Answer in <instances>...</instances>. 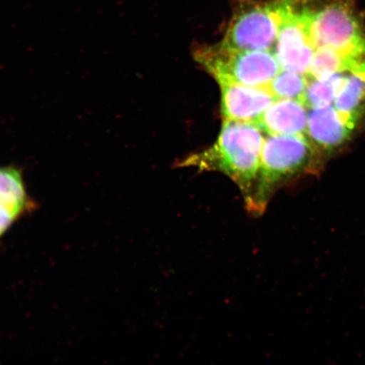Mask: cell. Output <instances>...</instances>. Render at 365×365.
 Here are the masks:
<instances>
[{"mask_svg": "<svg viewBox=\"0 0 365 365\" xmlns=\"http://www.w3.org/2000/svg\"><path fill=\"white\" fill-rule=\"evenodd\" d=\"M264 134L252 123L225 120L215 143L182 159L178 167L223 173L238 185L245 207L251 214L261 168Z\"/></svg>", "mask_w": 365, "mask_h": 365, "instance_id": "6da1fadb", "label": "cell"}, {"mask_svg": "<svg viewBox=\"0 0 365 365\" xmlns=\"http://www.w3.org/2000/svg\"><path fill=\"white\" fill-rule=\"evenodd\" d=\"M322 158L305 136L267 135L251 215L262 216L274 194L282 187L299 177L318 173Z\"/></svg>", "mask_w": 365, "mask_h": 365, "instance_id": "7a4b0ae2", "label": "cell"}, {"mask_svg": "<svg viewBox=\"0 0 365 365\" xmlns=\"http://www.w3.org/2000/svg\"><path fill=\"white\" fill-rule=\"evenodd\" d=\"M195 61L217 82L266 88L281 66L271 50H240L221 43L195 48Z\"/></svg>", "mask_w": 365, "mask_h": 365, "instance_id": "3957f363", "label": "cell"}, {"mask_svg": "<svg viewBox=\"0 0 365 365\" xmlns=\"http://www.w3.org/2000/svg\"><path fill=\"white\" fill-rule=\"evenodd\" d=\"M292 0H235L232 16L221 43L240 50H271Z\"/></svg>", "mask_w": 365, "mask_h": 365, "instance_id": "277c9868", "label": "cell"}, {"mask_svg": "<svg viewBox=\"0 0 365 365\" xmlns=\"http://www.w3.org/2000/svg\"><path fill=\"white\" fill-rule=\"evenodd\" d=\"M274 48L281 68L307 75L316 47L297 9L296 0H292Z\"/></svg>", "mask_w": 365, "mask_h": 365, "instance_id": "5b68a950", "label": "cell"}, {"mask_svg": "<svg viewBox=\"0 0 365 365\" xmlns=\"http://www.w3.org/2000/svg\"><path fill=\"white\" fill-rule=\"evenodd\" d=\"M222 91V113L225 120L257 124L263 113L277 98L264 88L228 81L217 82Z\"/></svg>", "mask_w": 365, "mask_h": 365, "instance_id": "8992f818", "label": "cell"}, {"mask_svg": "<svg viewBox=\"0 0 365 365\" xmlns=\"http://www.w3.org/2000/svg\"><path fill=\"white\" fill-rule=\"evenodd\" d=\"M355 132L331 106L308 111L307 138L322 157L344 147Z\"/></svg>", "mask_w": 365, "mask_h": 365, "instance_id": "52a82bcc", "label": "cell"}, {"mask_svg": "<svg viewBox=\"0 0 365 365\" xmlns=\"http://www.w3.org/2000/svg\"><path fill=\"white\" fill-rule=\"evenodd\" d=\"M308 109L293 99H277L257 122L267 135H290L307 137Z\"/></svg>", "mask_w": 365, "mask_h": 365, "instance_id": "ba28073f", "label": "cell"}, {"mask_svg": "<svg viewBox=\"0 0 365 365\" xmlns=\"http://www.w3.org/2000/svg\"><path fill=\"white\" fill-rule=\"evenodd\" d=\"M0 205L12 210L21 217L36 210V203L27 192L21 168L0 166Z\"/></svg>", "mask_w": 365, "mask_h": 365, "instance_id": "9c48e42d", "label": "cell"}, {"mask_svg": "<svg viewBox=\"0 0 365 365\" xmlns=\"http://www.w3.org/2000/svg\"><path fill=\"white\" fill-rule=\"evenodd\" d=\"M307 84L304 75L281 68L266 88L277 99H293L303 103Z\"/></svg>", "mask_w": 365, "mask_h": 365, "instance_id": "30bf717a", "label": "cell"}, {"mask_svg": "<svg viewBox=\"0 0 365 365\" xmlns=\"http://www.w3.org/2000/svg\"><path fill=\"white\" fill-rule=\"evenodd\" d=\"M21 217L12 210L0 205V240L6 235L8 230Z\"/></svg>", "mask_w": 365, "mask_h": 365, "instance_id": "8fae6325", "label": "cell"}]
</instances>
